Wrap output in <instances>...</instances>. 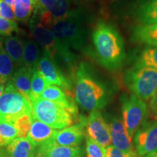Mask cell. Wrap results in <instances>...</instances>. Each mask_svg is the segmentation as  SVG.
Wrapping results in <instances>:
<instances>
[{"instance_id":"obj_1","label":"cell","mask_w":157,"mask_h":157,"mask_svg":"<svg viewBox=\"0 0 157 157\" xmlns=\"http://www.w3.org/2000/svg\"><path fill=\"white\" fill-rule=\"evenodd\" d=\"M75 99L86 111L101 109L106 105L111 89L100 79L85 63H80L75 74Z\"/></svg>"},{"instance_id":"obj_2","label":"cell","mask_w":157,"mask_h":157,"mask_svg":"<svg viewBox=\"0 0 157 157\" xmlns=\"http://www.w3.org/2000/svg\"><path fill=\"white\" fill-rule=\"evenodd\" d=\"M93 42L98 61L104 68L115 71L122 66L126 58L124 43L113 25L98 21L93 32Z\"/></svg>"},{"instance_id":"obj_3","label":"cell","mask_w":157,"mask_h":157,"mask_svg":"<svg viewBox=\"0 0 157 157\" xmlns=\"http://www.w3.org/2000/svg\"><path fill=\"white\" fill-rule=\"evenodd\" d=\"M50 30L57 41L68 48L80 50L87 40V30L78 10H74L68 17L55 23Z\"/></svg>"},{"instance_id":"obj_4","label":"cell","mask_w":157,"mask_h":157,"mask_svg":"<svg viewBox=\"0 0 157 157\" xmlns=\"http://www.w3.org/2000/svg\"><path fill=\"white\" fill-rule=\"evenodd\" d=\"M33 118L53 129H62L71 126L78 115L62 104L36 98L32 104Z\"/></svg>"},{"instance_id":"obj_5","label":"cell","mask_w":157,"mask_h":157,"mask_svg":"<svg viewBox=\"0 0 157 157\" xmlns=\"http://www.w3.org/2000/svg\"><path fill=\"white\" fill-rule=\"evenodd\" d=\"M24 115L33 118L32 105L9 80L0 96V122L14 124L18 118Z\"/></svg>"},{"instance_id":"obj_6","label":"cell","mask_w":157,"mask_h":157,"mask_svg":"<svg viewBox=\"0 0 157 157\" xmlns=\"http://www.w3.org/2000/svg\"><path fill=\"white\" fill-rule=\"evenodd\" d=\"M124 82L135 96L143 101H148L157 88V70L135 64L127 71Z\"/></svg>"},{"instance_id":"obj_7","label":"cell","mask_w":157,"mask_h":157,"mask_svg":"<svg viewBox=\"0 0 157 157\" xmlns=\"http://www.w3.org/2000/svg\"><path fill=\"white\" fill-rule=\"evenodd\" d=\"M123 123L131 138L135 134L139 127L144 123L147 115L146 103L135 96L134 94L129 97L122 96L121 102Z\"/></svg>"},{"instance_id":"obj_8","label":"cell","mask_w":157,"mask_h":157,"mask_svg":"<svg viewBox=\"0 0 157 157\" xmlns=\"http://www.w3.org/2000/svg\"><path fill=\"white\" fill-rule=\"evenodd\" d=\"M136 153L140 157L157 151V120L143 123L134 136Z\"/></svg>"},{"instance_id":"obj_9","label":"cell","mask_w":157,"mask_h":157,"mask_svg":"<svg viewBox=\"0 0 157 157\" xmlns=\"http://www.w3.org/2000/svg\"><path fill=\"white\" fill-rule=\"evenodd\" d=\"M86 127L90 137L105 148L110 146L111 138L109 125L104 120L100 110L95 109L91 111L87 119Z\"/></svg>"},{"instance_id":"obj_10","label":"cell","mask_w":157,"mask_h":157,"mask_svg":"<svg viewBox=\"0 0 157 157\" xmlns=\"http://www.w3.org/2000/svg\"><path fill=\"white\" fill-rule=\"evenodd\" d=\"M29 25L35 41L40 44L44 52H48L52 60H55L58 52L57 41L50 29H48L40 23L39 15L34 13L29 21Z\"/></svg>"},{"instance_id":"obj_11","label":"cell","mask_w":157,"mask_h":157,"mask_svg":"<svg viewBox=\"0 0 157 157\" xmlns=\"http://www.w3.org/2000/svg\"><path fill=\"white\" fill-rule=\"evenodd\" d=\"M37 70L42 74L49 85H55L63 88L67 91L71 89V84L57 66L56 62L48 52H43L39 60Z\"/></svg>"},{"instance_id":"obj_12","label":"cell","mask_w":157,"mask_h":157,"mask_svg":"<svg viewBox=\"0 0 157 157\" xmlns=\"http://www.w3.org/2000/svg\"><path fill=\"white\" fill-rule=\"evenodd\" d=\"M86 122L87 119L82 117L78 123L76 124L71 125L60 130H56L52 138V143L62 146H78L84 139Z\"/></svg>"},{"instance_id":"obj_13","label":"cell","mask_w":157,"mask_h":157,"mask_svg":"<svg viewBox=\"0 0 157 157\" xmlns=\"http://www.w3.org/2000/svg\"><path fill=\"white\" fill-rule=\"evenodd\" d=\"M111 143L113 146L127 154H137L132 143V138L129 137L123 121L117 117L111 119L109 124Z\"/></svg>"},{"instance_id":"obj_14","label":"cell","mask_w":157,"mask_h":157,"mask_svg":"<svg viewBox=\"0 0 157 157\" xmlns=\"http://www.w3.org/2000/svg\"><path fill=\"white\" fill-rule=\"evenodd\" d=\"M34 156L36 157H82L84 150L81 147L62 146L48 142L36 147Z\"/></svg>"},{"instance_id":"obj_15","label":"cell","mask_w":157,"mask_h":157,"mask_svg":"<svg viewBox=\"0 0 157 157\" xmlns=\"http://www.w3.org/2000/svg\"><path fill=\"white\" fill-rule=\"evenodd\" d=\"M134 15L140 24L157 23V0H137Z\"/></svg>"},{"instance_id":"obj_16","label":"cell","mask_w":157,"mask_h":157,"mask_svg":"<svg viewBox=\"0 0 157 157\" xmlns=\"http://www.w3.org/2000/svg\"><path fill=\"white\" fill-rule=\"evenodd\" d=\"M39 98L62 104L67 107L68 109H70L71 111H73L75 114L78 115V109L76 103H74V99L71 96L68 95L67 92L63 91L60 87L55 85H48L44 90Z\"/></svg>"},{"instance_id":"obj_17","label":"cell","mask_w":157,"mask_h":157,"mask_svg":"<svg viewBox=\"0 0 157 157\" xmlns=\"http://www.w3.org/2000/svg\"><path fill=\"white\" fill-rule=\"evenodd\" d=\"M56 132V129L38 119H33L27 138L36 147L50 141Z\"/></svg>"},{"instance_id":"obj_18","label":"cell","mask_w":157,"mask_h":157,"mask_svg":"<svg viewBox=\"0 0 157 157\" xmlns=\"http://www.w3.org/2000/svg\"><path fill=\"white\" fill-rule=\"evenodd\" d=\"M33 72L25 66L17 68L13 74L11 81L16 90L32 105L31 98V76Z\"/></svg>"},{"instance_id":"obj_19","label":"cell","mask_w":157,"mask_h":157,"mask_svg":"<svg viewBox=\"0 0 157 157\" xmlns=\"http://www.w3.org/2000/svg\"><path fill=\"white\" fill-rule=\"evenodd\" d=\"M132 41L150 47H157V23L139 24L132 28Z\"/></svg>"},{"instance_id":"obj_20","label":"cell","mask_w":157,"mask_h":157,"mask_svg":"<svg viewBox=\"0 0 157 157\" xmlns=\"http://www.w3.org/2000/svg\"><path fill=\"white\" fill-rule=\"evenodd\" d=\"M36 147L27 137H17L7 146L8 157H34Z\"/></svg>"},{"instance_id":"obj_21","label":"cell","mask_w":157,"mask_h":157,"mask_svg":"<svg viewBox=\"0 0 157 157\" xmlns=\"http://www.w3.org/2000/svg\"><path fill=\"white\" fill-rule=\"evenodd\" d=\"M4 47L15 66L18 68L23 66L24 44L21 39L16 36L6 37L4 40Z\"/></svg>"},{"instance_id":"obj_22","label":"cell","mask_w":157,"mask_h":157,"mask_svg":"<svg viewBox=\"0 0 157 157\" xmlns=\"http://www.w3.org/2000/svg\"><path fill=\"white\" fill-rule=\"evenodd\" d=\"M40 60V51L38 44L34 40L25 42L23 50V66L34 72L37 69Z\"/></svg>"},{"instance_id":"obj_23","label":"cell","mask_w":157,"mask_h":157,"mask_svg":"<svg viewBox=\"0 0 157 157\" xmlns=\"http://www.w3.org/2000/svg\"><path fill=\"white\" fill-rule=\"evenodd\" d=\"M15 72V65L4 47V41L0 37V83L5 85Z\"/></svg>"},{"instance_id":"obj_24","label":"cell","mask_w":157,"mask_h":157,"mask_svg":"<svg viewBox=\"0 0 157 157\" xmlns=\"http://www.w3.org/2000/svg\"><path fill=\"white\" fill-rule=\"evenodd\" d=\"M35 9V0H16L13 10L15 20L26 23L31 18Z\"/></svg>"},{"instance_id":"obj_25","label":"cell","mask_w":157,"mask_h":157,"mask_svg":"<svg viewBox=\"0 0 157 157\" xmlns=\"http://www.w3.org/2000/svg\"><path fill=\"white\" fill-rule=\"evenodd\" d=\"M17 137V130L13 123L0 122V148L7 146Z\"/></svg>"},{"instance_id":"obj_26","label":"cell","mask_w":157,"mask_h":157,"mask_svg":"<svg viewBox=\"0 0 157 157\" xmlns=\"http://www.w3.org/2000/svg\"><path fill=\"white\" fill-rule=\"evenodd\" d=\"M49 85L46 79L38 70H35L31 76V98L32 104L36 98L40 97L44 90Z\"/></svg>"},{"instance_id":"obj_27","label":"cell","mask_w":157,"mask_h":157,"mask_svg":"<svg viewBox=\"0 0 157 157\" xmlns=\"http://www.w3.org/2000/svg\"><path fill=\"white\" fill-rule=\"evenodd\" d=\"M135 64L149 66L157 70V47L145 48L141 52Z\"/></svg>"},{"instance_id":"obj_28","label":"cell","mask_w":157,"mask_h":157,"mask_svg":"<svg viewBox=\"0 0 157 157\" xmlns=\"http://www.w3.org/2000/svg\"><path fill=\"white\" fill-rule=\"evenodd\" d=\"M106 149L94 140L93 138L87 137L86 140V154L87 157H105Z\"/></svg>"},{"instance_id":"obj_29","label":"cell","mask_w":157,"mask_h":157,"mask_svg":"<svg viewBox=\"0 0 157 157\" xmlns=\"http://www.w3.org/2000/svg\"><path fill=\"white\" fill-rule=\"evenodd\" d=\"M33 118L29 115H24L18 118L14 124L17 130V137H26L30 130Z\"/></svg>"},{"instance_id":"obj_30","label":"cell","mask_w":157,"mask_h":157,"mask_svg":"<svg viewBox=\"0 0 157 157\" xmlns=\"http://www.w3.org/2000/svg\"><path fill=\"white\" fill-rule=\"evenodd\" d=\"M17 31L18 26L15 21H10L0 17V34L5 36H10L13 32Z\"/></svg>"},{"instance_id":"obj_31","label":"cell","mask_w":157,"mask_h":157,"mask_svg":"<svg viewBox=\"0 0 157 157\" xmlns=\"http://www.w3.org/2000/svg\"><path fill=\"white\" fill-rule=\"evenodd\" d=\"M56 0H35L34 13L42 14L45 12H50L56 5Z\"/></svg>"},{"instance_id":"obj_32","label":"cell","mask_w":157,"mask_h":157,"mask_svg":"<svg viewBox=\"0 0 157 157\" xmlns=\"http://www.w3.org/2000/svg\"><path fill=\"white\" fill-rule=\"evenodd\" d=\"M0 17L10 21H15V17L13 8L4 0H0Z\"/></svg>"},{"instance_id":"obj_33","label":"cell","mask_w":157,"mask_h":157,"mask_svg":"<svg viewBox=\"0 0 157 157\" xmlns=\"http://www.w3.org/2000/svg\"><path fill=\"white\" fill-rule=\"evenodd\" d=\"M138 156L137 154H127L116 148L113 146H110L106 148L105 157H136Z\"/></svg>"},{"instance_id":"obj_34","label":"cell","mask_w":157,"mask_h":157,"mask_svg":"<svg viewBox=\"0 0 157 157\" xmlns=\"http://www.w3.org/2000/svg\"><path fill=\"white\" fill-rule=\"evenodd\" d=\"M149 109H150V111L151 112L152 115L157 120V88L155 90L154 95H152L151 99L150 101Z\"/></svg>"},{"instance_id":"obj_35","label":"cell","mask_w":157,"mask_h":157,"mask_svg":"<svg viewBox=\"0 0 157 157\" xmlns=\"http://www.w3.org/2000/svg\"><path fill=\"white\" fill-rule=\"evenodd\" d=\"M4 1H5V2L7 4V5L10 6L12 8H13V6H14V5H15V1H16V0H4Z\"/></svg>"},{"instance_id":"obj_36","label":"cell","mask_w":157,"mask_h":157,"mask_svg":"<svg viewBox=\"0 0 157 157\" xmlns=\"http://www.w3.org/2000/svg\"><path fill=\"white\" fill-rule=\"evenodd\" d=\"M0 157H8V156H7V151L2 148H0Z\"/></svg>"},{"instance_id":"obj_37","label":"cell","mask_w":157,"mask_h":157,"mask_svg":"<svg viewBox=\"0 0 157 157\" xmlns=\"http://www.w3.org/2000/svg\"><path fill=\"white\" fill-rule=\"evenodd\" d=\"M146 157H157V151L148 154V155H146Z\"/></svg>"},{"instance_id":"obj_38","label":"cell","mask_w":157,"mask_h":157,"mask_svg":"<svg viewBox=\"0 0 157 157\" xmlns=\"http://www.w3.org/2000/svg\"><path fill=\"white\" fill-rule=\"evenodd\" d=\"M4 90H5V86H4V84L0 83V96L3 93Z\"/></svg>"},{"instance_id":"obj_39","label":"cell","mask_w":157,"mask_h":157,"mask_svg":"<svg viewBox=\"0 0 157 157\" xmlns=\"http://www.w3.org/2000/svg\"><path fill=\"white\" fill-rule=\"evenodd\" d=\"M136 157H140V156H136Z\"/></svg>"},{"instance_id":"obj_40","label":"cell","mask_w":157,"mask_h":157,"mask_svg":"<svg viewBox=\"0 0 157 157\" xmlns=\"http://www.w3.org/2000/svg\"><path fill=\"white\" fill-rule=\"evenodd\" d=\"M34 157H36V156H34Z\"/></svg>"}]
</instances>
